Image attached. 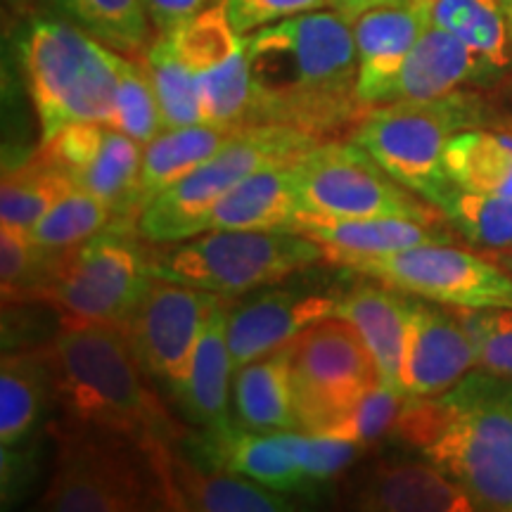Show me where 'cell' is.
I'll return each instance as SVG.
<instances>
[{"mask_svg":"<svg viewBox=\"0 0 512 512\" xmlns=\"http://www.w3.org/2000/svg\"><path fill=\"white\" fill-rule=\"evenodd\" d=\"M254 83V124H283L328 140L366 117L358 98L354 24L306 12L242 36Z\"/></svg>","mask_w":512,"mask_h":512,"instance_id":"obj_1","label":"cell"},{"mask_svg":"<svg viewBox=\"0 0 512 512\" xmlns=\"http://www.w3.org/2000/svg\"><path fill=\"white\" fill-rule=\"evenodd\" d=\"M53 394L74 427L117 434L155 460L183 430L150 389L124 325L62 320L48 349Z\"/></svg>","mask_w":512,"mask_h":512,"instance_id":"obj_2","label":"cell"},{"mask_svg":"<svg viewBox=\"0 0 512 512\" xmlns=\"http://www.w3.org/2000/svg\"><path fill=\"white\" fill-rule=\"evenodd\" d=\"M394 432L475 510L512 512V380L472 370L437 396L406 399Z\"/></svg>","mask_w":512,"mask_h":512,"instance_id":"obj_3","label":"cell"},{"mask_svg":"<svg viewBox=\"0 0 512 512\" xmlns=\"http://www.w3.org/2000/svg\"><path fill=\"white\" fill-rule=\"evenodd\" d=\"M121 53L72 22L41 19L22 48L41 143L69 124H112Z\"/></svg>","mask_w":512,"mask_h":512,"instance_id":"obj_4","label":"cell"},{"mask_svg":"<svg viewBox=\"0 0 512 512\" xmlns=\"http://www.w3.org/2000/svg\"><path fill=\"white\" fill-rule=\"evenodd\" d=\"M328 143L309 131L283 124L245 126L200 169L171 185L140 211L138 235L150 245H176L204 233L211 209L256 171L294 162Z\"/></svg>","mask_w":512,"mask_h":512,"instance_id":"obj_5","label":"cell"},{"mask_svg":"<svg viewBox=\"0 0 512 512\" xmlns=\"http://www.w3.org/2000/svg\"><path fill=\"white\" fill-rule=\"evenodd\" d=\"M325 249L285 230H209L152 254L159 280L188 285L219 297H240L316 266Z\"/></svg>","mask_w":512,"mask_h":512,"instance_id":"obj_6","label":"cell"},{"mask_svg":"<svg viewBox=\"0 0 512 512\" xmlns=\"http://www.w3.org/2000/svg\"><path fill=\"white\" fill-rule=\"evenodd\" d=\"M143 242L133 223L114 221L62 254L36 302L53 306L62 320L126 325L157 280Z\"/></svg>","mask_w":512,"mask_h":512,"instance_id":"obj_7","label":"cell"},{"mask_svg":"<svg viewBox=\"0 0 512 512\" xmlns=\"http://www.w3.org/2000/svg\"><path fill=\"white\" fill-rule=\"evenodd\" d=\"M477 121V102L458 91L434 100H396L370 107L351 140L394 181L432 204L451 183L444 166L448 140Z\"/></svg>","mask_w":512,"mask_h":512,"instance_id":"obj_8","label":"cell"},{"mask_svg":"<svg viewBox=\"0 0 512 512\" xmlns=\"http://www.w3.org/2000/svg\"><path fill=\"white\" fill-rule=\"evenodd\" d=\"M41 510L138 512L169 510L162 479L143 448L117 434L74 427L60 441Z\"/></svg>","mask_w":512,"mask_h":512,"instance_id":"obj_9","label":"cell"},{"mask_svg":"<svg viewBox=\"0 0 512 512\" xmlns=\"http://www.w3.org/2000/svg\"><path fill=\"white\" fill-rule=\"evenodd\" d=\"M287 354L299 432L330 434L384 382L363 337L339 316L306 328Z\"/></svg>","mask_w":512,"mask_h":512,"instance_id":"obj_10","label":"cell"},{"mask_svg":"<svg viewBox=\"0 0 512 512\" xmlns=\"http://www.w3.org/2000/svg\"><path fill=\"white\" fill-rule=\"evenodd\" d=\"M304 214L325 219L446 221L437 207L394 181L361 145L323 143L294 162Z\"/></svg>","mask_w":512,"mask_h":512,"instance_id":"obj_11","label":"cell"},{"mask_svg":"<svg viewBox=\"0 0 512 512\" xmlns=\"http://www.w3.org/2000/svg\"><path fill=\"white\" fill-rule=\"evenodd\" d=\"M403 294L451 309L512 306V275L496 261L453 245H422L342 264Z\"/></svg>","mask_w":512,"mask_h":512,"instance_id":"obj_12","label":"cell"},{"mask_svg":"<svg viewBox=\"0 0 512 512\" xmlns=\"http://www.w3.org/2000/svg\"><path fill=\"white\" fill-rule=\"evenodd\" d=\"M38 155L76 188L105 202L117 221L136 226L143 145L107 124H69L41 143Z\"/></svg>","mask_w":512,"mask_h":512,"instance_id":"obj_13","label":"cell"},{"mask_svg":"<svg viewBox=\"0 0 512 512\" xmlns=\"http://www.w3.org/2000/svg\"><path fill=\"white\" fill-rule=\"evenodd\" d=\"M219 299V294L157 278L124 325L140 366L171 396L188 375L204 323Z\"/></svg>","mask_w":512,"mask_h":512,"instance_id":"obj_14","label":"cell"},{"mask_svg":"<svg viewBox=\"0 0 512 512\" xmlns=\"http://www.w3.org/2000/svg\"><path fill=\"white\" fill-rule=\"evenodd\" d=\"M475 370V349L463 320L451 306L408 294L406 342L401 361V392L427 399L451 389Z\"/></svg>","mask_w":512,"mask_h":512,"instance_id":"obj_15","label":"cell"},{"mask_svg":"<svg viewBox=\"0 0 512 512\" xmlns=\"http://www.w3.org/2000/svg\"><path fill=\"white\" fill-rule=\"evenodd\" d=\"M181 448L207 470L249 477L283 494L313 489L299 458V432H249L233 422L221 430H202L188 446L181 441Z\"/></svg>","mask_w":512,"mask_h":512,"instance_id":"obj_16","label":"cell"},{"mask_svg":"<svg viewBox=\"0 0 512 512\" xmlns=\"http://www.w3.org/2000/svg\"><path fill=\"white\" fill-rule=\"evenodd\" d=\"M339 299L320 292L275 290L230 309L228 347L233 368L285 349L320 320L337 316Z\"/></svg>","mask_w":512,"mask_h":512,"instance_id":"obj_17","label":"cell"},{"mask_svg":"<svg viewBox=\"0 0 512 512\" xmlns=\"http://www.w3.org/2000/svg\"><path fill=\"white\" fill-rule=\"evenodd\" d=\"M434 0H403L363 12L354 19L358 53V98L366 107L387 102L389 88L399 76L422 31L432 24Z\"/></svg>","mask_w":512,"mask_h":512,"instance_id":"obj_18","label":"cell"},{"mask_svg":"<svg viewBox=\"0 0 512 512\" xmlns=\"http://www.w3.org/2000/svg\"><path fill=\"white\" fill-rule=\"evenodd\" d=\"M166 508L200 512H287L294 505L283 491L223 470H207L183 453L181 444L157 458Z\"/></svg>","mask_w":512,"mask_h":512,"instance_id":"obj_19","label":"cell"},{"mask_svg":"<svg viewBox=\"0 0 512 512\" xmlns=\"http://www.w3.org/2000/svg\"><path fill=\"white\" fill-rule=\"evenodd\" d=\"M290 233L306 235L325 249V259L332 264H347L363 256H382L403 252L422 245H451L456 233L444 221L413 219H325V216L302 214Z\"/></svg>","mask_w":512,"mask_h":512,"instance_id":"obj_20","label":"cell"},{"mask_svg":"<svg viewBox=\"0 0 512 512\" xmlns=\"http://www.w3.org/2000/svg\"><path fill=\"white\" fill-rule=\"evenodd\" d=\"M233 299L221 297L209 313L207 323L192 354L188 375L176 389L174 399L181 413L202 430H221L233 425V358L228 347V320Z\"/></svg>","mask_w":512,"mask_h":512,"instance_id":"obj_21","label":"cell"},{"mask_svg":"<svg viewBox=\"0 0 512 512\" xmlns=\"http://www.w3.org/2000/svg\"><path fill=\"white\" fill-rule=\"evenodd\" d=\"M489 69V64L460 38L430 24L403 62L389 88L387 102L444 98L456 93L460 83L482 76Z\"/></svg>","mask_w":512,"mask_h":512,"instance_id":"obj_22","label":"cell"},{"mask_svg":"<svg viewBox=\"0 0 512 512\" xmlns=\"http://www.w3.org/2000/svg\"><path fill=\"white\" fill-rule=\"evenodd\" d=\"M297 162V159H294ZM294 162L256 171L235 185L211 209L204 233L209 230H285L304 214L294 188Z\"/></svg>","mask_w":512,"mask_h":512,"instance_id":"obj_23","label":"cell"},{"mask_svg":"<svg viewBox=\"0 0 512 512\" xmlns=\"http://www.w3.org/2000/svg\"><path fill=\"white\" fill-rule=\"evenodd\" d=\"M408 294L370 278L339 299L337 316L349 320L373 354L382 380L401 392V361L406 342Z\"/></svg>","mask_w":512,"mask_h":512,"instance_id":"obj_24","label":"cell"},{"mask_svg":"<svg viewBox=\"0 0 512 512\" xmlns=\"http://www.w3.org/2000/svg\"><path fill=\"white\" fill-rule=\"evenodd\" d=\"M358 510L380 512H467L470 498L437 465L380 467L354 498Z\"/></svg>","mask_w":512,"mask_h":512,"instance_id":"obj_25","label":"cell"},{"mask_svg":"<svg viewBox=\"0 0 512 512\" xmlns=\"http://www.w3.org/2000/svg\"><path fill=\"white\" fill-rule=\"evenodd\" d=\"M235 425L249 432H299L287 347L233 373Z\"/></svg>","mask_w":512,"mask_h":512,"instance_id":"obj_26","label":"cell"},{"mask_svg":"<svg viewBox=\"0 0 512 512\" xmlns=\"http://www.w3.org/2000/svg\"><path fill=\"white\" fill-rule=\"evenodd\" d=\"M242 128L233 126H185L169 128L143 147V171H140L136 216L147 204L169 190L171 185L183 181L192 171L223 150Z\"/></svg>","mask_w":512,"mask_h":512,"instance_id":"obj_27","label":"cell"},{"mask_svg":"<svg viewBox=\"0 0 512 512\" xmlns=\"http://www.w3.org/2000/svg\"><path fill=\"white\" fill-rule=\"evenodd\" d=\"M53 392L48 351L5 354L0 363V444L12 451L36 430Z\"/></svg>","mask_w":512,"mask_h":512,"instance_id":"obj_28","label":"cell"},{"mask_svg":"<svg viewBox=\"0 0 512 512\" xmlns=\"http://www.w3.org/2000/svg\"><path fill=\"white\" fill-rule=\"evenodd\" d=\"M446 174L460 188L512 197V136L465 128L448 140Z\"/></svg>","mask_w":512,"mask_h":512,"instance_id":"obj_29","label":"cell"},{"mask_svg":"<svg viewBox=\"0 0 512 512\" xmlns=\"http://www.w3.org/2000/svg\"><path fill=\"white\" fill-rule=\"evenodd\" d=\"M76 27L126 57H143L152 43L145 0H53Z\"/></svg>","mask_w":512,"mask_h":512,"instance_id":"obj_30","label":"cell"},{"mask_svg":"<svg viewBox=\"0 0 512 512\" xmlns=\"http://www.w3.org/2000/svg\"><path fill=\"white\" fill-rule=\"evenodd\" d=\"M432 207L470 245L491 252L512 247V197L482 195L451 181L434 197Z\"/></svg>","mask_w":512,"mask_h":512,"instance_id":"obj_31","label":"cell"},{"mask_svg":"<svg viewBox=\"0 0 512 512\" xmlns=\"http://www.w3.org/2000/svg\"><path fill=\"white\" fill-rule=\"evenodd\" d=\"M72 188V181L36 152L27 162L12 166L3 174L0 223L8 228L31 230Z\"/></svg>","mask_w":512,"mask_h":512,"instance_id":"obj_32","label":"cell"},{"mask_svg":"<svg viewBox=\"0 0 512 512\" xmlns=\"http://www.w3.org/2000/svg\"><path fill=\"white\" fill-rule=\"evenodd\" d=\"M432 24L470 46L491 69L508 64V19L498 0H434Z\"/></svg>","mask_w":512,"mask_h":512,"instance_id":"obj_33","label":"cell"},{"mask_svg":"<svg viewBox=\"0 0 512 512\" xmlns=\"http://www.w3.org/2000/svg\"><path fill=\"white\" fill-rule=\"evenodd\" d=\"M166 131L204 124L200 81L176 53L169 34H159L145 53Z\"/></svg>","mask_w":512,"mask_h":512,"instance_id":"obj_34","label":"cell"},{"mask_svg":"<svg viewBox=\"0 0 512 512\" xmlns=\"http://www.w3.org/2000/svg\"><path fill=\"white\" fill-rule=\"evenodd\" d=\"M114 221L117 216L105 202L74 185L27 233L41 247L53 249V252H67L112 226Z\"/></svg>","mask_w":512,"mask_h":512,"instance_id":"obj_35","label":"cell"},{"mask_svg":"<svg viewBox=\"0 0 512 512\" xmlns=\"http://www.w3.org/2000/svg\"><path fill=\"white\" fill-rule=\"evenodd\" d=\"M197 81H200L202 93L204 124L233 128L252 126L254 83L252 72H249L245 41L228 62L200 74Z\"/></svg>","mask_w":512,"mask_h":512,"instance_id":"obj_36","label":"cell"},{"mask_svg":"<svg viewBox=\"0 0 512 512\" xmlns=\"http://www.w3.org/2000/svg\"><path fill=\"white\" fill-rule=\"evenodd\" d=\"M62 254L38 245L27 230L0 226V283L5 302H36Z\"/></svg>","mask_w":512,"mask_h":512,"instance_id":"obj_37","label":"cell"},{"mask_svg":"<svg viewBox=\"0 0 512 512\" xmlns=\"http://www.w3.org/2000/svg\"><path fill=\"white\" fill-rule=\"evenodd\" d=\"M112 128L126 133L140 145L152 143L166 131L162 107H159L155 83L143 57H121L117 102H114Z\"/></svg>","mask_w":512,"mask_h":512,"instance_id":"obj_38","label":"cell"},{"mask_svg":"<svg viewBox=\"0 0 512 512\" xmlns=\"http://www.w3.org/2000/svg\"><path fill=\"white\" fill-rule=\"evenodd\" d=\"M181 60L200 76L209 69L221 67L242 48V36L228 19L226 0L209 5L200 15L181 24L169 34Z\"/></svg>","mask_w":512,"mask_h":512,"instance_id":"obj_39","label":"cell"},{"mask_svg":"<svg viewBox=\"0 0 512 512\" xmlns=\"http://www.w3.org/2000/svg\"><path fill=\"white\" fill-rule=\"evenodd\" d=\"M456 311L475 349V370L512 380V306Z\"/></svg>","mask_w":512,"mask_h":512,"instance_id":"obj_40","label":"cell"},{"mask_svg":"<svg viewBox=\"0 0 512 512\" xmlns=\"http://www.w3.org/2000/svg\"><path fill=\"white\" fill-rule=\"evenodd\" d=\"M403 403H406V396L389 387L387 382H380L373 392H368L366 399L358 403L356 411L325 437L347 439L366 448L370 441L380 439L387 430H394Z\"/></svg>","mask_w":512,"mask_h":512,"instance_id":"obj_41","label":"cell"},{"mask_svg":"<svg viewBox=\"0 0 512 512\" xmlns=\"http://www.w3.org/2000/svg\"><path fill=\"white\" fill-rule=\"evenodd\" d=\"M330 0H226L228 19L240 36L283 22V19L323 10Z\"/></svg>","mask_w":512,"mask_h":512,"instance_id":"obj_42","label":"cell"},{"mask_svg":"<svg viewBox=\"0 0 512 512\" xmlns=\"http://www.w3.org/2000/svg\"><path fill=\"white\" fill-rule=\"evenodd\" d=\"M216 0H145L147 15L157 34H171Z\"/></svg>","mask_w":512,"mask_h":512,"instance_id":"obj_43","label":"cell"},{"mask_svg":"<svg viewBox=\"0 0 512 512\" xmlns=\"http://www.w3.org/2000/svg\"><path fill=\"white\" fill-rule=\"evenodd\" d=\"M399 3H403V0H330L332 8L342 12L351 24H354V19L361 17L363 12L384 8V5H399Z\"/></svg>","mask_w":512,"mask_h":512,"instance_id":"obj_44","label":"cell"},{"mask_svg":"<svg viewBox=\"0 0 512 512\" xmlns=\"http://www.w3.org/2000/svg\"><path fill=\"white\" fill-rule=\"evenodd\" d=\"M494 261H496L498 266H503L505 271H508V273L512 275V247H508V249H498Z\"/></svg>","mask_w":512,"mask_h":512,"instance_id":"obj_45","label":"cell"},{"mask_svg":"<svg viewBox=\"0 0 512 512\" xmlns=\"http://www.w3.org/2000/svg\"><path fill=\"white\" fill-rule=\"evenodd\" d=\"M498 5H501L505 19H508V27H510V34H512V0H498Z\"/></svg>","mask_w":512,"mask_h":512,"instance_id":"obj_46","label":"cell"}]
</instances>
